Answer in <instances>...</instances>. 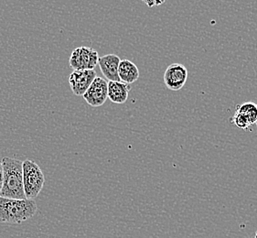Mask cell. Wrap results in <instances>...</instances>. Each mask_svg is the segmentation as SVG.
Here are the masks:
<instances>
[{
    "mask_svg": "<svg viewBox=\"0 0 257 238\" xmlns=\"http://www.w3.org/2000/svg\"><path fill=\"white\" fill-rule=\"evenodd\" d=\"M1 163L4 171V181L0 196L19 200L27 199L23 185L22 161L5 157Z\"/></svg>",
    "mask_w": 257,
    "mask_h": 238,
    "instance_id": "cell-1",
    "label": "cell"
},
{
    "mask_svg": "<svg viewBox=\"0 0 257 238\" xmlns=\"http://www.w3.org/2000/svg\"><path fill=\"white\" fill-rule=\"evenodd\" d=\"M37 209L34 200H19L0 196V222L21 223L34 216Z\"/></svg>",
    "mask_w": 257,
    "mask_h": 238,
    "instance_id": "cell-2",
    "label": "cell"
},
{
    "mask_svg": "<svg viewBox=\"0 0 257 238\" xmlns=\"http://www.w3.org/2000/svg\"><path fill=\"white\" fill-rule=\"evenodd\" d=\"M23 185L27 199L34 200L41 192L45 178L41 168L34 161L26 160L22 162Z\"/></svg>",
    "mask_w": 257,
    "mask_h": 238,
    "instance_id": "cell-3",
    "label": "cell"
},
{
    "mask_svg": "<svg viewBox=\"0 0 257 238\" xmlns=\"http://www.w3.org/2000/svg\"><path fill=\"white\" fill-rule=\"evenodd\" d=\"M99 54L89 47H79L70 56V66L73 70H94L98 64Z\"/></svg>",
    "mask_w": 257,
    "mask_h": 238,
    "instance_id": "cell-4",
    "label": "cell"
},
{
    "mask_svg": "<svg viewBox=\"0 0 257 238\" xmlns=\"http://www.w3.org/2000/svg\"><path fill=\"white\" fill-rule=\"evenodd\" d=\"M188 69L182 63H171L165 71V85L171 91H180V89L184 87L188 80Z\"/></svg>",
    "mask_w": 257,
    "mask_h": 238,
    "instance_id": "cell-5",
    "label": "cell"
},
{
    "mask_svg": "<svg viewBox=\"0 0 257 238\" xmlns=\"http://www.w3.org/2000/svg\"><path fill=\"white\" fill-rule=\"evenodd\" d=\"M107 83H108L103 78L97 76L94 78L93 83H91L87 91L82 95V97L89 105L93 107H99L106 102L108 98Z\"/></svg>",
    "mask_w": 257,
    "mask_h": 238,
    "instance_id": "cell-6",
    "label": "cell"
},
{
    "mask_svg": "<svg viewBox=\"0 0 257 238\" xmlns=\"http://www.w3.org/2000/svg\"><path fill=\"white\" fill-rule=\"evenodd\" d=\"M96 76L94 70H74L69 76V84L72 93L77 96H82Z\"/></svg>",
    "mask_w": 257,
    "mask_h": 238,
    "instance_id": "cell-7",
    "label": "cell"
},
{
    "mask_svg": "<svg viewBox=\"0 0 257 238\" xmlns=\"http://www.w3.org/2000/svg\"><path fill=\"white\" fill-rule=\"evenodd\" d=\"M121 62L120 58L115 54H108L99 57L98 65L103 76L108 81L121 82L119 79L118 67Z\"/></svg>",
    "mask_w": 257,
    "mask_h": 238,
    "instance_id": "cell-8",
    "label": "cell"
},
{
    "mask_svg": "<svg viewBox=\"0 0 257 238\" xmlns=\"http://www.w3.org/2000/svg\"><path fill=\"white\" fill-rule=\"evenodd\" d=\"M107 96L108 99L114 104H123L128 98L129 92L131 90L130 84L109 81L107 83Z\"/></svg>",
    "mask_w": 257,
    "mask_h": 238,
    "instance_id": "cell-9",
    "label": "cell"
},
{
    "mask_svg": "<svg viewBox=\"0 0 257 238\" xmlns=\"http://www.w3.org/2000/svg\"><path fill=\"white\" fill-rule=\"evenodd\" d=\"M118 75L122 83L132 84L139 80V68L129 60H122L119 63Z\"/></svg>",
    "mask_w": 257,
    "mask_h": 238,
    "instance_id": "cell-10",
    "label": "cell"
},
{
    "mask_svg": "<svg viewBox=\"0 0 257 238\" xmlns=\"http://www.w3.org/2000/svg\"><path fill=\"white\" fill-rule=\"evenodd\" d=\"M237 113L242 114L251 125L255 124L257 120V104L252 102H245L239 104L236 108Z\"/></svg>",
    "mask_w": 257,
    "mask_h": 238,
    "instance_id": "cell-11",
    "label": "cell"
},
{
    "mask_svg": "<svg viewBox=\"0 0 257 238\" xmlns=\"http://www.w3.org/2000/svg\"><path fill=\"white\" fill-rule=\"evenodd\" d=\"M231 123L234 125L238 129L242 130H248V129L252 126L243 115L237 113V112H235V114L232 115Z\"/></svg>",
    "mask_w": 257,
    "mask_h": 238,
    "instance_id": "cell-12",
    "label": "cell"
},
{
    "mask_svg": "<svg viewBox=\"0 0 257 238\" xmlns=\"http://www.w3.org/2000/svg\"><path fill=\"white\" fill-rule=\"evenodd\" d=\"M146 5L149 8H153V7H158V6L162 5L166 2V0H142Z\"/></svg>",
    "mask_w": 257,
    "mask_h": 238,
    "instance_id": "cell-13",
    "label": "cell"
},
{
    "mask_svg": "<svg viewBox=\"0 0 257 238\" xmlns=\"http://www.w3.org/2000/svg\"><path fill=\"white\" fill-rule=\"evenodd\" d=\"M3 181H4V171H3V165L0 162V192L3 186Z\"/></svg>",
    "mask_w": 257,
    "mask_h": 238,
    "instance_id": "cell-14",
    "label": "cell"
},
{
    "mask_svg": "<svg viewBox=\"0 0 257 238\" xmlns=\"http://www.w3.org/2000/svg\"><path fill=\"white\" fill-rule=\"evenodd\" d=\"M255 125H256V126H257V120H256V122H255Z\"/></svg>",
    "mask_w": 257,
    "mask_h": 238,
    "instance_id": "cell-15",
    "label": "cell"
}]
</instances>
